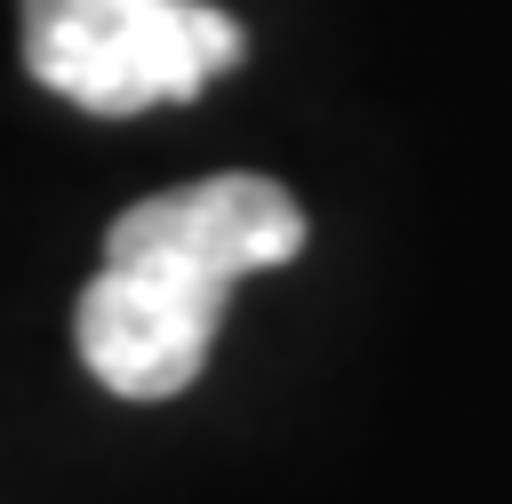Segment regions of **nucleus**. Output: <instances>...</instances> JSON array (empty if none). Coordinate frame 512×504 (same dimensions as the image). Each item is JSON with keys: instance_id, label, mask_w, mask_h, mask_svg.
Segmentation results:
<instances>
[{"instance_id": "f257e3e1", "label": "nucleus", "mask_w": 512, "mask_h": 504, "mask_svg": "<svg viewBox=\"0 0 512 504\" xmlns=\"http://www.w3.org/2000/svg\"><path fill=\"white\" fill-rule=\"evenodd\" d=\"M240 56V16L208 0H24V72L104 120L192 104Z\"/></svg>"}, {"instance_id": "7ed1b4c3", "label": "nucleus", "mask_w": 512, "mask_h": 504, "mask_svg": "<svg viewBox=\"0 0 512 504\" xmlns=\"http://www.w3.org/2000/svg\"><path fill=\"white\" fill-rule=\"evenodd\" d=\"M224 296L168 280L152 264H96V280L80 288L72 312V344L88 360V376L120 400H176L200 384L208 344H216Z\"/></svg>"}, {"instance_id": "f03ea898", "label": "nucleus", "mask_w": 512, "mask_h": 504, "mask_svg": "<svg viewBox=\"0 0 512 504\" xmlns=\"http://www.w3.org/2000/svg\"><path fill=\"white\" fill-rule=\"evenodd\" d=\"M304 248V208L288 184L224 168L184 192H152L128 216H112L104 256L112 264H152L168 280H192L208 296H232L248 272H272Z\"/></svg>"}]
</instances>
